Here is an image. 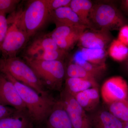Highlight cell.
I'll return each mask as SVG.
<instances>
[{
    "instance_id": "1",
    "label": "cell",
    "mask_w": 128,
    "mask_h": 128,
    "mask_svg": "<svg viewBox=\"0 0 128 128\" xmlns=\"http://www.w3.org/2000/svg\"><path fill=\"white\" fill-rule=\"evenodd\" d=\"M1 73L16 86L32 120L40 123L48 118L56 103L51 98L40 95L32 88L15 80L7 72Z\"/></svg>"
},
{
    "instance_id": "2",
    "label": "cell",
    "mask_w": 128,
    "mask_h": 128,
    "mask_svg": "<svg viewBox=\"0 0 128 128\" xmlns=\"http://www.w3.org/2000/svg\"><path fill=\"white\" fill-rule=\"evenodd\" d=\"M7 72L19 82L31 87L40 95L48 96L43 83L30 66L16 57L0 59V72Z\"/></svg>"
},
{
    "instance_id": "3",
    "label": "cell",
    "mask_w": 128,
    "mask_h": 128,
    "mask_svg": "<svg viewBox=\"0 0 128 128\" xmlns=\"http://www.w3.org/2000/svg\"><path fill=\"white\" fill-rule=\"evenodd\" d=\"M50 12L45 0L30 1L22 10L21 24L28 38L34 35L50 18Z\"/></svg>"
},
{
    "instance_id": "4",
    "label": "cell",
    "mask_w": 128,
    "mask_h": 128,
    "mask_svg": "<svg viewBox=\"0 0 128 128\" xmlns=\"http://www.w3.org/2000/svg\"><path fill=\"white\" fill-rule=\"evenodd\" d=\"M21 12L22 10L14 12L7 18L9 28L0 47L3 58L16 57L18 51L28 40L21 25Z\"/></svg>"
},
{
    "instance_id": "5",
    "label": "cell",
    "mask_w": 128,
    "mask_h": 128,
    "mask_svg": "<svg viewBox=\"0 0 128 128\" xmlns=\"http://www.w3.org/2000/svg\"><path fill=\"white\" fill-rule=\"evenodd\" d=\"M25 59L41 81L42 80L53 89H59L61 87L65 74L62 60H39L26 56Z\"/></svg>"
},
{
    "instance_id": "6",
    "label": "cell",
    "mask_w": 128,
    "mask_h": 128,
    "mask_svg": "<svg viewBox=\"0 0 128 128\" xmlns=\"http://www.w3.org/2000/svg\"><path fill=\"white\" fill-rule=\"evenodd\" d=\"M89 19L93 27L94 25L100 30L109 32L119 30L126 23V19L116 7L106 4L93 5Z\"/></svg>"
},
{
    "instance_id": "7",
    "label": "cell",
    "mask_w": 128,
    "mask_h": 128,
    "mask_svg": "<svg viewBox=\"0 0 128 128\" xmlns=\"http://www.w3.org/2000/svg\"><path fill=\"white\" fill-rule=\"evenodd\" d=\"M87 28L83 25L56 26L50 33L47 34L57 44L59 48L67 51L71 49L79 41L80 36Z\"/></svg>"
},
{
    "instance_id": "8",
    "label": "cell",
    "mask_w": 128,
    "mask_h": 128,
    "mask_svg": "<svg viewBox=\"0 0 128 128\" xmlns=\"http://www.w3.org/2000/svg\"><path fill=\"white\" fill-rule=\"evenodd\" d=\"M102 98L108 105L128 98V84L120 76H114L108 79L101 89Z\"/></svg>"
},
{
    "instance_id": "9",
    "label": "cell",
    "mask_w": 128,
    "mask_h": 128,
    "mask_svg": "<svg viewBox=\"0 0 128 128\" xmlns=\"http://www.w3.org/2000/svg\"><path fill=\"white\" fill-rule=\"evenodd\" d=\"M74 128H92L86 111L72 95L66 90L62 93V100Z\"/></svg>"
},
{
    "instance_id": "10",
    "label": "cell",
    "mask_w": 128,
    "mask_h": 128,
    "mask_svg": "<svg viewBox=\"0 0 128 128\" xmlns=\"http://www.w3.org/2000/svg\"><path fill=\"white\" fill-rule=\"evenodd\" d=\"M0 104L12 107L18 111L27 112L26 106L19 96L15 86L4 74L1 72Z\"/></svg>"
},
{
    "instance_id": "11",
    "label": "cell",
    "mask_w": 128,
    "mask_h": 128,
    "mask_svg": "<svg viewBox=\"0 0 128 128\" xmlns=\"http://www.w3.org/2000/svg\"><path fill=\"white\" fill-rule=\"evenodd\" d=\"M112 40L109 31L93 29L85 30L78 42L79 46L82 48L105 49Z\"/></svg>"
},
{
    "instance_id": "12",
    "label": "cell",
    "mask_w": 128,
    "mask_h": 128,
    "mask_svg": "<svg viewBox=\"0 0 128 128\" xmlns=\"http://www.w3.org/2000/svg\"><path fill=\"white\" fill-rule=\"evenodd\" d=\"M47 128H74L61 101L53 107L47 120Z\"/></svg>"
},
{
    "instance_id": "13",
    "label": "cell",
    "mask_w": 128,
    "mask_h": 128,
    "mask_svg": "<svg viewBox=\"0 0 128 128\" xmlns=\"http://www.w3.org/2000/svg\"><path fill=\"white\" fill-rule=\"evenodd\" d=\"M89 117L92 128H123L124 125L109 111L99 110Z\"/></svg>"
},
{
    "instance_id": "14",
    "label": "cell",
    "mask_w": 128,
    "mask_h": 128,
    "mask_svg": "<svg viewBox=\"0 0 128 128\" xmlns=\"http://www.w3.org/2000/svg\"><path fill=\"white\" fill-rule=\"evenodd\" d=\"M50 18L55 22L56 26L83 25L70 6L61 7L51 12Z\"/></svg>"
},
{
    "instance_id": "15",
    "label": "cell",
    "mask_w": 128,
    "mask_h": 128,
    "mask_svg": "<svg viewBox=\"0 0 128 128\" xmlns=\"http://www.w3.org/2000/svg\"><path fill=\"white\" fill-rule=\"evenodd\" d=\"M73 96L85 111L94 110L100 102L98 87L89 88Z\"/></svg>"
},
{
    "instance_id": "16",
    "label": "cell",
    "mask_w": 128,
    "mask_h": 128,
    "mask_svg": "<svg viewBox=\"0 0 128 128\" xmlns=\"http://www.w3.org/2000/svg\"><path fill=\"white\" fill-rule=\"evenodd\" d=\"M26 112L16 111L0 120V128H32V120Z\"/></svg>"
},
{
    "instance_id": "17",
    "label": "cell",
    "mask_w": 128,
    "mask_h": 128,
    "mask_svg": "<svg viewBox=\"0 0 128 128\" xmlns=\"http://www.w3.org/2000/svg\"><path fill=\"white\" fill-rule=\"evenodd\" d=\"M60 48L55 41L47 35L34 40L28 47L26 56L32 57L39 53Z\"/></svg>"
},
{
    "instance_id": "18",
    "label": "cell",
    "mask_w": 128,
    "mask_h": 128,
    "mask_svg": "<svg viewBox=\"0 0 128 128\" xmlns=\"http://www.w3.org/2000/svg\"><path fill=\"white\" fill-rule=\"evenodd\" d=\"M93 4L89 0H71L70 6L77 15L83 25L93 29L89 15Z\"/></svg>"
},
{
    "instance_id": "19",
    "label": "cell",
    "mask_w": 128,
    "mask_h": 128,
    "mask_svg": "<svg viewBox=\"0 0 128 128\" xmlns=\"http://www.w3.org/2000/svg\"><path fill=\"white\" fill-rule=\"evenodd\" d=\"M66 85V90L72 96L89 88L98 87L96 80L83 78H68Z\"/></svg>"
},
{
    "instance_id": "20",
    "label": "cell",
    "mask_w": 128,
    "mask_h": 128,
    "mask_svg": "<svg viewBox=\"0 0 128 128\" xmlns=\"http://www.w3.org/2000/svg\"><path fill=\"white\" fill-rule=\"evenodd\" d=\"M80 51L82 58L86 61L95 64H105L107 54L105 49L82 48Z\"/></svg>"
},
{
    "instance_id": "21",
    "label": "cell",
    "mask_w": 128,
    "mask_h": 128,
    "mask_svg": "<svg viewBox=\"0 0 128 128\" xmlns=\"http://www.w3.org/2000/svg\"><path fill=\"white\" fill-rule=\"evenodd\" d=\"M108 54L112 59L117 62H122L128 58V47L118 39L111 42Z\"/></svg>"
},
{
    "instance_id": "22",
    "label": "cell",
    "mask_w": 128,
    "mask_h": 128,
    "mask_svg": "<svg viewBox=\"0 0 128 128\" xmlns=\"http://www.w3.org/2000/svg\"><path fill=\"white\" fill-rule=\"evenodd\" d=\"M108 111L124 123L128 122V98L109 104Z\"/></svg>"
},
{
    "instance_id": "23",
    "label": "cell",
    "mask_w": 128,
    "mask_h": 128,
    "mask_svg": "<svg viewBox=\"0 0 128 128\" xmlns=\"http://www.w3.org/2000/svg\"><path fill=\"white\" fill-rule=\"evenodd\" d=\"M66 72L68 78H83L94 80H96V79L91 73L74 63L69 65L66 69Z\"/></svg>"
},
{
    "instance_id": "24",
    "label": "cell",
    "mask_w": 128,
    "mask_h": 128,
    "mask_svg": "<svg viewBox=\"0 0 128 128\" xmlns=\"http://www.w3.org/2000/svg\"><path fill=\"white\" fill-rule=\"evenodd\" d=\"M67 54L66 51L60 48L56 50H48L39 53L34 57L30 58L39 60L47 61L62 60Z\"/></svg>"
},
{
    "instance_id": "25",
    "label": "cell",
    "mask_w": 128,
    "mask_h": 128,
    "mask_svg": "<svg viewBox=\"0 0 128 128\" xmlns=\"http://www.w3.org/2000/svg\"><path fill=\"white\" fill-rule=\"evenodd\" d=\"M76 64L82 66L85 70L92 74L96 78L102 75L106 69L105 64H95L84 60H80Z\"/></svg>"
},
{
    "instance_id": "26",
    "label": "cell",
    "mask_w": 128,
    "mask_h": 128,
    "mask_svg": "<svg viewBox=\"0 0 128 128\" xmlns=\"http://www.w3.org/2000/svg\"><path fill=\"white\" fill-rule=\"evenodd\" d=\"M20 2L19 0H0V12L12 14Z\"/></svg>"
},
{
    "instance_id": "27",
    "label": "cell",
    "mask_w": 128,
    "mask_h": 128,
    "mask_svg": "<svg viewBox=\"0 0 128 128\" xmlns=\"http://www.w3.org/2000/svg\"><path fill=\"white\" fill-rule=\"evenodd\" d=\"M9 26L6 14L0 12V47L6 34Z\"/></svg>"
},
{
    "instance_id": "28",
    "label": "cell",
    "mask_w": 128,
    "mask_h": 128,
    "mask_svg": "<svg viewBox=\"0 0 128 128\" xmlns=\"http://www.w3.org/2000/svg\"><path fill=\"white\" fill-rule=\"evenodd\" d=\"M45 1L48 8L51 12L60 8L70 6L71 0H45Z\"/></svg>"
},
{
    "instance_id": "29",
    "label": "cell",
    "mask_w": 128,
    "mask_h": 128,
    "mask_svg": "<svg viewBox=\"0 0 128 128\" xmlns=\"http://www.w3.org/2000/svg\"><path fill=\"white\" fill-rule=\"evenodd\" d=\"M118 39L128 47V25L126 24L120 28Z\"/></svg>"
},
{
    "instance_id": "30",
    "label": "cell",
    "mask_w": 128,
    "mask_h": 128,
    "mask_svg": "<svg viewBox=\"0 0 128 128\" xmlns=\"http://www.w3.org/2000/svg\"><path fill=\"white\" fill-rule=\"evenodd\" d=\"M16 111L14 108L0 104V120L11 116Z\"/></svg>"
},
{
    "instance_id": "31",
    "label": "cell",
    "mask_w": 128,
    "mask_h": 128,
    "mask_svg": "<svg viewBox=\"0 0 128 128\" xmlns=\"http://www.w3.org/2000/svg\"><path fill=\"white\" fill-rule=\"evenodd\" d=\"M122 8L128 13V0H124L122 2Z\"/></svg>"
},
{
    "instance_id": "32",
    "label": "cell",
    "mask_w": 128,
    "mask_h": 128,
    "mask_svg": "<svg viewBox=\"0 0 128 128\" xmlns=\"http://www.w3.org/2000/svg\"><path fill=\"white\" fill-rule=\"evenodd\" d=\"M123 128H128V122L124 124Z\"/></svg>"
},
{
    "instance_id": "33",
    "label": "cell",
    "mask_w": 128,
    "mask_h": 128,
    "mask_svg": "<svg viewBox=\"0 0 128 128\" xmlns=\"http://www.w3.org/2000/svg\"><path fill=\"white\" fill-rule=\"evenodd\" d=\"M127 68H128V62H127Z\"/></svg>"
},
{
    "instance_id": "34",
    "label": "cell",
    "mask_w": 128,
    "mask_h": 128,
    "mask_svg": "<svg viewBox=\"0 0 128 128\" xmlns=\"http://www.w3.org/2000/svg\"></svg>"
},
{
    "instance_id": "35",
    "label": "cell",
    "mask_w": 128,
    "mask_h": 128,
    "mask_svg": "<svg viewBox=\"0 0 128 128\" xmlns=\"http://www.w3.org/2000/svg\"></svg>"
}]
</instances>
